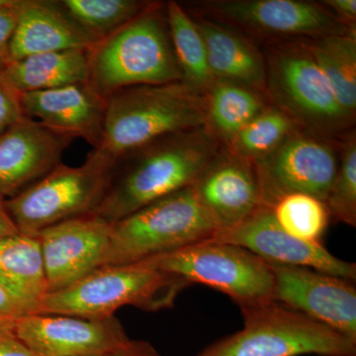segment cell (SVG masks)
<instances>
[{"label": "cell", "instance_id": "obj_1", "mask_svg": "<svg viewBox=\"0 0 356 356\" xmlns=\"http://www.w3.org/2000/svg\"><path fill=\"white\" fill-rule=\"evenodd\" d=\"M212 143L199 134L161 138L117 161L102 200L91 214L108 222L195 184L213 159Z\"/></svg>", "mask_w": 356, "mask_h": 356}, {"label": "cell", "instance_id": "obj_2", "mask_svg": "<svg viewBox=\"0 0 356 356\" xmlns=\"http://www.w3.org/2000/svg\"><path fill=\"white\" fill-rule=\"evenodd\" d=\"M206 123L205 100L184 81L122 89L106 98L97 149L117 161L154 140L198 130Z\"/></svg>", "mask_w": 356, "mask_h": 356}, {"label": "cell", "instance_id": "obj_3", "mask_svg": "<svg viewBox=\"0 0 356 356\" xmlns=\"http://www.w3.org/2000/svg\"><path fill=\"white\" fill-rule=\"evenodd\" d=\"M149 8L89 50L88 83L106 99L122 89L184 81L168 22Z\"/></svg>", "mask_w": 356, "mask_h": 356}, {"label": "cell", "instance_id": "obj_4", "mask_svg": "<svg viewBox=\"0 0 356 356\" xmlns=\"http://www.w3.org/2000/svg\"><path fill=\"white\" fill-rule=\"evenodd\" d=\"M188 286L182 278L145 261L102 266L70 286L49 292L37 314L104 318L125 306L156 312L172 307Z\"/></svg>", "mask_w": 356, "mask_h": 356}, {"label": "cell", "instance_id": "obj_5", "mask_svg": "<svg viewBox=\"0 0 356 356\" xmlns=\"http://www.w3.org/2000/svg\"><path fill=\"white\" fill-rule=\"evenodd\" d=\"M240 309L243 329L197 356H356L355 341L273 300Z\"/></svg>", "mask_w": 356, "mask_h": 356}, {"label": "cell", "instance_id": "obj_6", "mask_svg": "<svg viewBox=\"0 0 356 356\" xmlns=\"http://www.w3.org/2000/svg\"><path fill=\"white\" fill-rule=\"evenodd\" d=\"M216 233L192 184L112 222L104 266L145 261L211 240Z\"/></svg>", "mask_w": 356, "mask_h": 356}, {"label": "cell", "instance_id": "obj_7", "mask_svg": "<svg viewBox=\"0 0 356 356\" xmlns=\"http://www.w3.org/2000/svg\"><path fill=\"white\" fill-rule=\"evenodd\" d=\"M116 163L95 149L81 165L60 163L38 181L6 199L7 212L18 231L29 235L91 214L102 200Z\"/></svg>", "mask_w": 356, "mask_h": 356}, {"label": "cell", "instance_id": "obj_8", "mask_svg": "<svg viewBox=\"0 0 356 356\" xmlns=\"http://www.w3.org/2000/svg\"><path fill=\"white\" fill-rule=\"evenodd\" d=\"M189 285H206L228 295L238 307L273 300L270 264L231 243L208 240L145 261Z\"/></svg>", "mask_w": 356, "mask_h": 356}, {"label": "cell", "instance_id": "obj_9", "mask_svg": "<svg viewBox=\"0 0 356 356\" xmlns=\"http://www.w3.org/2000/svg\"><path fill=\"white\" fill-rule=\"evenodd\" d=\"M271 92L283 112L321 133H336L351 121L310 51H281L269 67Z\"/></svg>", "mask_w": 356, "mask_h": 356}, {"label": "cell", "instance_id": "obj_10", "mask_svg": "<svg viewBox=\"0 0 356 356\" xmlns=\"http://www.w3.org/2000/svg\"><path fill=\"white\" fill-rule=\"evenodd\" d=\"M270 264L273 301L322 323L356 343L355 281L306 267Z\"/></svg>", "mask_w": 356, "mask_h": 356}, {"label": "cell", "instance_id": "obj_11", "mask_svg": "<svg viewBox=\"0 0 356 356\" xmlns=\"http://www.w3.org/2000/svg\"><path fill=\"white\" fill-rule=\"evenodd\" d=\"M339 161L327 143L291 133L277 149L257 161L264 204L288 193H305L324 201Z\"/></svg>", "mask_w": 356, "mask_h": 356}, {"label": "cell", "instance_id": "obj_12", "mask_svg": "<svg viewBox=\"0 0 356 356\" xmlns=\"http://www.w3.org/2000/svg\"><path fill=\"white\" fill-rule=\"evenodd\" d=\"M11 332L39 356H103L127 346L129 339L116 318L30 314Z\"/></svg>", "mask_w": 356, "mask_h": 356}, {"label": "cell", "instance_id": "obj_13", "mask_svg": "<svg viewBox=\"0 0 356 356\" xmlns=\"http://www.w3.org/2000/svg\"><path fill=\"white\" fill-rule=\"evenodd\" d=\"M112 224L93 214L58 222L36 234L49 292L74 284L105 266Z\"/></svg>", "mask_w": 356, "mask_h": 356}, {"label": "cell", "instance_id": "obj_14", "mask_svg": "<svg viewBox=\"0 0 356 356\" xmlns=\"http://www.w3.org/2000/svg\"><path fill=\"white\" fill-rule=\"evenodd\" d=\"M211 240L238 245L268 264L306 267L356 280V264L334 257L322 243L300 241L286 233L274 219L269 205H264L235 228L219 232Z\"/></svg>", "mask_w": 356, "mask_h": 356}, {"label": "cell", "instance_id": "obj_15", "mask_svg": "<svg viewBox=\"0 0 356 356\" xmlns=\"http://www.w3.org/2000/svg\"><path fill=\"white\" fill-rule=\"evenodd\" d=\"M72 140L27 117L2 133L0 199L13 197L62 163Z\"/></svg>", "mask_w": 356, "mask_h": 356}, {"label": "cell", "instance_id": "obj_16", "mask_svg": "<svg viewBox=\"0 0 356 356\" xmlns=\"http://www.w3.org/2000/svg\"><path fill=\"white\" fill-rule=\"evenodd\" d=\"M193 186L217 233L235 228L266 205L257 168L238 156L213 159Z\"/></svg>", "mask_w": 356, "mask_h": 356}, {"label": "cell", "instance_id": "obj_17", "mask_svg": "<svg viewBox=\"0 0 356 356\" xmlns=\"http://www.w3.org/2000/svg\"><path fill=\"white\" fill-rule=\"evenodd\" d=\"M20 102L27 118L95 149L102 144L106 99L88 83L21 93Z\"/></svg>", "mask_w": 356, "mask_h": 356}, {"label": "cell", "instance_id": "obj_18", "mask_svg": "<svg viewBox=\"0 0 356 356\" xmlns=\"http://www.w3.org/2000/svg\"><path fill=\"white\" fill-rule=\"evenodd\" d=\"M217 13L261 31L325 37L344 33L325 9L296 0H222L210 2Z\"/></svg>", "mask_w": 356, "mask_h": 356}, {"label": "cell", "instance_id": "obj_19", "mask_svg": "<svg viewBox=\"0 0 356 356\" xmlns=\"http://www.w3.org/2000/svg\"><path fill=\"white\" fill-rule=\"evenodd\" d=\"M95 44L58 1L20 0L9 58L13 62L49 51L91 49Z\"/></svg>", "mask_w": 356, "mask_h": 356}, {"label": "cell", "instance_id": "obj_20", "mask_svg": "<svg viewBox=\"0 0 356 356\" xmlns=\"http://www.w3.org/2000/svg\"><path fill=\"white\" fill-rule=\"evenodd\" d=\"M0 286L28 313H38L49 293L38 235L18 232L0 240Z\"/></svg>", "mask_w": 356, "mask_h": 356}, {"label": "cell", "instance_id": "obj_21", "mask_svg": "<svg viewBox=\"0 0 356 356\" xmlns=\"http://www.w3.org/2000/svg\"><path fill=\"white\" fill-rule=\"evenodd\" d=\"M89 50L76 49L37 54L9 62L2 74L19 95L88 83Z\"/></svg>", "mask_w": 356, "mask_h": 356}, {"label": "cell", "instance_id": "obj_22", "mask_svg": "<svg viewBox=\"0 0 356 356\" xmlns=\"http://www.w3.org/2000/svg\"><path fill=\"white\" fill-rule=\"evenodd\" d=\"M205 42L208 65L215 81L257 90L266 86V65L248 42L214 23L196 22Z\"/></svg>", "mask_w": 356, "mask_h": 356}, {"label": "cell", "instance_id": "obj_23", "mask_svg": "<svg viewBox=\"0 0 356 356\" xmlns=\"http://www.w3.org/2000/svg\"><path fill=\"white\" fill-rule=\"evenodd\" d=\"M351 118L356 110V37L355 31L321 37L308 49Z\"/></svg>", "mask_w": 356, "mask_h": 356}, {"label": "cell", "instance_id": "obj_24", "mask_svg": "<svg viewBox=\"0 0 356 356\" xmlns=\"http://www.w3.org/2000/svg\"><path fill=\"white\" fill-rule=\"evenodd\" d=\"M166 22L184 83L198 91L208 90L215 79L208 65L205 42L197 23L175 1L166 6Z\"/></svg>", "mask_w": 356, "mask_h": 356}, {"label": "cell", "instance_id": "obj_25", "mask_svg": "<svg viewBox=\"0 0 356 356\" xmlns=\"http://www.w3.org/2000/svg\"><path fill=\"white\" fill-rule=\"evenodd\" d=\"M205 102L207 122L225 139L231 140L252 119L264 111V104L252 89L215 81L210 86Z\"/></svg>", "mask_w": 356, "mask_h": 356}, {"label": "cell", "instance_id": "obj_26", "mask_svg": "<svg viewBox=\"0 0 356 356\" xmlns=\"http://www.w3.org/2000/svg\"><path fill=\"white\" fill-rule=\"evenodd\" d=\"M58 3L96 43L113 34L152 4L137 0H62Z\"/></svg>", "mask_w": 356, "mask_h": 356}, {"label": "cell", "instance_id": "obj_27", "mask_svg": "<svg viewBox=\"0 0 356 356\" xmlns=\"http://www.w3.org/2000/svg\"><path fill=\"white\" fill-rule=\"evenodd\" d=\"M281 228L294 238L310 243H322L329 225V211L324 201L305 193H288L270 205Z\"/></svg>", "mask_w": 356, "mask_h": 356}, {"label": "cell", "instance_id": "obj_28", "mask_svg": "<svg viewBox=\"0 0 356 356\" xmlns=\"http://www.w3.org/2000/svg\"><path fill=\"white\" fill-rule=\"evenodd\" d=\"M293 123L294 121L282 110H264L232 140L234 149L240 158L261 161L292 133Z\"/></svg>", "mask_w": 356, "mask_h": 356}, {"label": "cell", "instance_id": "obj_29", "mask_svg": "<svg viewBox=\"0 0 356 356\" xmlns=\"http://www.w3.org/2000/svg\"><path fill=\"white\" fill-rule=\"evenodd\" d=\"M325 206L334 222L356 226V140L350 136L344 145L336 177Z\"/></svg>", "mask_w": 356, "mask_h": 356}, {"label": "cell", "instance_id": "obj_30", "mask_svg": "<svg viewBox=\"0 0 356 356\" xmlns=\"http://www.w3.org/2000/svg\"><path fill=\"white\" fill-rule=\"evenodd\" d=\"M25 118L20 95L6 81L0 70V135Z\"/></svg>", "mask_w": 356, "mask_h": 356}, {"label": "cell", "instance_id": "obj_31", "mask_svg": "<svg viewBox=\"0 0 356 356\" xmlns=\"http://www.w3.org/2000/svg\"><path fill=\"white\" fill-rule=\"evenodd\" d=\"M19 4L20 0H13L10 6L0 8V70L10 62L9 44L17 22Z\"/></svg>", "mask_w": 356, "mask_h": 356}, {"label": "cell", "instance_id": "obj_32", "mask_svg": "<svg viewBox=\"0 0 356 356\" xmlns=\"http://www.w3.org/2000/svg\"><path fill=\"white\" fill-rule=\"evenodd\" d=\"M30 315L14 297L0 286V330H11L20 318Z\"/></svg>", "mask_w": 356, "mask_h": 356}, {"label": "cell", "instance_id": "obj_33", "mask_svg": "<svg viewBox=\"0 0 356 356\" xmlns=\"http://www.w3.org/2000/svg\"><path fill=\"white\" fill-rule=\"evenodd\" d=\"M0 356H39L19 341L11 330H0Z\"/></svg>", "mask_w": 356, "mask_h": 356}, {"label": "cell", "instance_id": "obj_34", "mask_svg": "<svg viewBox=\"0 0 356 356\" xmlns=\"http://www.w3.org/2000/svg\"><path fill=\"white\" fill-rule=\"evenodd\" d=\"M103 356H161L158 351L154 350L147 341H131L127 346H124L121 350L109 353Z\"/></svg>", "mask_w": 356, "mask_h": 356}, {"label": "cell", "instance_id": "obj_35", "mask_svg": "<svg viewBox=\"0 0 356 356\" xmlns=\"http://www.w3.org/2000/svg\"><path fill=\"white\" fill-rule=\"evenodd\" d=\"M325 6L332 11L339 14L343 19L355 21L356 1L355 0H327Z\"/></svg>", "mask_w": 356, "mask_h": 356}, {"label": "cell", "instance_id": "obj_36", "mask_svg": "<svg viewBox=\"0 0 356 356\" xmlns=\"http://www.w3.org/2000/svg\"><path fill=\"white\" fill-rule=\"evenodd\" d=\"M18 232L19 231L16 228L13 220L9 216L8 212H7L4 200L0 199V240L6 238V236L14 235Z\"/></svg>", "mask_w": 356, "mask_h": 356}, {"label": "cell", "instance_id": "obj_37", "mask_svg": "<svg viewBox=\"0 0 356 356\" xmlns=\"http://www.w3.org/2000/svg\"><path fill=\"white\" fill-rule=\"evenodd\" d=\"M13 2V0H0V8H2V7L10 6Z\"/></svg>", "mask_w": 356, "mask_h": 356}]
</instances>
